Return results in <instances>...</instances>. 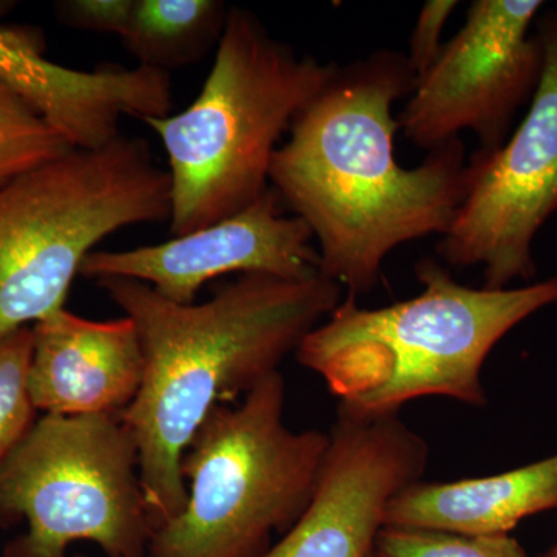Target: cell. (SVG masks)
<instances>
[{"instance_id": "obj_1", "label": "cell", "mask_w": 557, "mask_h": 557, "mask_svg": "<svg viewBox=\"0 0 557 557\" xmlns=\"http://www.w3.org/2000/svg\"><path fill=\"white\" fill-rule=\"evenodd\" d=\"M413 86L416 73L399 51L336 65L271 161V189L309 226L319 271L350 298L379 285L384 260L399 245L446 234L467 197L460 138L410 170L395 159L392 106Z\"/></svg>"}, {"instance_id": "obj_2", "label": "cell", "mask_w": 557, "mask_h": 557, "mask_svg": "<svg viewBox=\"0 0 557 557\" xmlns=\"http://www.w3.org/2000/svg\"><path fill=\"white\" fill-rule=\"evenodd\" d=\"M97 284L134 322L145 355L141 388L120 418L137 445L156 530L185 507L183 456L209 413L278 372L339 306L344 288L321 271L304 278L244 274L211 299L182 306L134 278Z\"/></svg>"}, {"instance_id": "obj_3", "label": "cell", "mask_w": 557, "mask_h": 557, "mask_svg": "<svg viewBox=\"0 0 557 557\" xmlns=\"http://www.w3.org/2000/svg\"><path fill=\"white\" fill-rule=\"evenodd\" d=\"M420 295L381 309L347 296L296 350L339 408L359 416H394L423 397L485 406L482 369L498 341L557 304V277L519 288L458 284L437 260L417 265Z\"/></svg>"}, {"instance_id": "obj_4", "label": "cell", "mask_w": 557, "mask_h": 557, "mask_svg": "<svg viewBox=\"0 0 557 557\" xmlns=\"http://www.w3.org/2000/svg\"><path fill=\"white\" fill-rule=\"evenodd\" d=\"M335 70L273 38L251 11L230 7L199 97L183 112L143 120L166 150L172 237L228 219L269 193L282 137Z\"/></svg>"}, {"instance_id": "obj_5", "label": "cell", "mask_w": 557, "mask_h": 557, "mask_svg": "<svg viewBox=\"0 0 557 557\" xmlns=\"http://www.w3.org/2000/svg\"><path fill=\"white\" fill-rule=\"evenodd\" d=\"M170 218V174L139 137L70 149L0 186V338L64 309L110 234Z\"/></svg>"}, {"instance_id": "obj_6", "label": "cell", "mask_w": 557, "mask_h": 557, "mask_svg": "<svg viewBox=\"0 0 557 557\" xmlns=\"http://www.w3.org/2000/svg\"><path fill=\"white\" fill-rule=\"evenodd\" d=\"M285 380L262 381L239 405L218 406L182 460L188 498L157 527L146 557H256L271 533H287L306 511L329 434L285 424Z\"/></svg>"}, {"instance_id": "obj_7", "label": "cell", "mask_w": 557, "mask_h": 557, "mask_svg": "<svg viewBox=\"0 0 557 557\" xmlns=\"http://www.w3.org/2000/svg\"><path fill=\"white\" fill-rule=\"evenodd\" d=\"M0 516L27 522L10 557H67L76 542L146 557L153 522L129 428L120 416L38 418L0 465Z\"/></svg>"}, {"instance_id": "obj_8", "label": "cell", "mask_w": 557, "mask_h": 557, "mask_svg": "<svg viewBox=\"0 0 557 557\" xmlns=\"http://www.w3.org/2000/svg\"><path fill=\"white\" fill-rule=\"evenodd\" d=\"M544 62L525 119L493 152L468 161L469 186L437 251L449 267L482 265L485 288L536 276L533 242L557 211V13L537 24Z\"/></svg>"}, {"instance_id": "obj_9", "label": "cell", "mask_w": 557, "mask_h": 557, "mask_svg": "<svg viewBox=\"0 0 557 557\" xmlns=\"http://www.w3.org/2000/svg\"><path fill=\"white\" fill-rule=\"evenodd\" d=\"M542 7L541 0L472 2L463 27L418 76L399 115L412 145L431 152L463 131L478 135L479 152L507 141L541 78L544 53L530 28Z\"/></svg>"}, {"instance_id": "obj_10", "label": "cell", "mask_w": 557, "mask_h": 557, "mask_svg": "<svg viewBox=\"0 0 557 557\" xmlns=\"http://www.w3.org/2000/svg\"><path fill=\"white\" fill-rule=\"evenodd\" d=\"M313 496L282 541L256 557H370L392 500L420 482L426 442L394 416L338 409Z\"/></svg>"}, {"instance_id": "obj_11", "label": "cell", "mask_w": 557, "mask_h": 557, "mask_svg": "<svg viewBox=\"0 0 557 557\" xmlns=\"http://www.w3.org/2000/svg\"><path fill=\"white\" fill-rule=\"evenodd\" d=\"M273 189L255 205L218 223L157 245L124 251H91L79 274L148 284L164 299L196 302L212 278L226 274H269L304 278L319 273L313 234L304 220L282 214Z\"/></svg>"}, {"instance_id": "obj_12", "label": "cell", "mask_w": 557, "mask_h": 557, "mask_svg": "<svg viewBox=\"0 0 557 557\" xmlns=\"http://www.w3.org/2000/svg\"><path fill=\"white\" fill-rule=\"evenodd\" d=\"M0 83L16 91L70 148L97 149L120 137V121L170 115L174 90L163 70L104 64L64 67L46 57L38 33L0 24Z\"/></svg>"}, {"instance_id": "obj_13", "label": "cell", "mask_w": 557, "mask_h": 557, "mask_svg": "<svg viewBox=\"0 0 557 557\" xmlns=\"http://www.w3.org/2000/svg\"><path fill=\"white\" fill-rule=\"evenodd\" d=\"M28 388L44 416H120L137 398L145 355L129 318L91 321L61 309L32 325Z\"/></svg>"}, {"instance_id": "obj_14", "label": "cell", "mask_w": 557, "mask_h": 557, "mask_svg": "<svg viewBox=\"0 0 557 557\" xmlns=\"http://www.w3.org/2000/svg\"><path fill=\"white\" fill-rule=\"evenodd\" d=\"M557 508V454L512 471L456 482H420L392 500L386 525L461 534H509Z\"/></svg>"}, {"instance_id": "obj_15", "label": "cell", "mask_w": 557, "mask_h": 557, "mask_svg": "<svg viewBox=\"0 0 557 557\" xmlns=\"http://www.w3.org/2000/svg\"><path fill=\"white\" fill-rule=\"evenodd\" d=\"M228 11L219 0H135L120 39L139 65L170 73L218 46Z\"/></svg>"}, {"instance_id": "obj_16", "label": "cell", "mask_w": 557, "mask_h": 557, "mask_svg": "<svg viewBox=\"0 0 557 557\" xmlns=\"http://www.w3.org/2000/svg\"><path fill=\"white\" fill-rule=\"evenodd\" d=\"M67 141L16 91L0 83V186L69 152Z\"/></svg>"}, {"instance_id": "obj_17", "label": "cell", "mask_w": 557, "mask_h": 557, "mask_svg": "<svg viewBox=\"0 0 557 557\" xmlns=\"http://www.w3.org/2000/svg\"><path fill=\"white\" fill-rule=\"evenodd\" d=\"M379 557H528L509 534H461L424 528L384 527Z\"/></svg>"}, {"instance_id": "obj_18", "label": "cell", "mask_w": 557, "mask_h": 557, "mask_svg": "<svg viewBox=\"0 0 557 557\" xmlns=\"http://www.w3.org/2000/svg\"><path fill=\"white\" fill-rule=\"evenodd\" d=\"M32 347V327L0 338V465L38 420L28 388Z\"/></svg>"}, {"instance_id": "obj_19", "label": "cell", "mask_w": 557, "mask_h": 557, "mask_svg": "<svg viewBox=\"0 0 557 557\" xmlns=\"http://www.w3.org/2000/svg\"><path fill=\"white\" fill-rule=\"evenodd\" d=\"M134 5L135 0H65L57 3V13L69 27L121 38Z\"/></svg>"}, {"instance_id": "obj_20", "label": "cell", "mask_w": 557, "mask_h": 557, "mask_svg": "<svg viewBox=\"0 0 557 557\" xmlns=\"http://www.w3.org/2000/svg\"><path fill=\"white\" fill-rule=\"evenodd\" d=\"M457 7V0H428L421 7L416 27L410 36L409 53L406 54L410 67L416 73V79L437 60L443 47L440 42L443 28L448 24L450 14Z\"/></svg>"}, {"instance_id": "obj_21", "label": "cell", "mask_w": 557, "mask_h": 557, "mask_svg": "<svg viewBox=\"0 0 557 557\" xmlns=\"http://www.w3.org/2000/svg\"><path fill=\"white\" fill-rule=\"evenodd\" d=\"M542 557H557V542L555 545H553L552 548L548 549L547 553H545Z\"/></svg>"}, {"instance_id": "obj_22", "label": "cell", "mask_w": 557, "mask_h": 557, "mask_svg": "<svg viewBox=\"0 0 557 557\" xmlns=\"http://www.w3.org/2000/svg\"><path fill=\"white\" fill-rule=\"evenodd\" d=\"M370 557H379V556H376V555H375V553H373V555H372V556H370Z\"/></svg>"}, {"instance_id": "obj_23", "label": "cell", "mask_w": 557, "mask_h": 557, "mask_svg": "<svg viewBox=\"0 0 557 557\" xmlns=\"http://www.w3.org/2000/svg\"><path fill=\"white\" fill-rule=\"evenodd\" d=\"M76 557H86V556L79 555V556H76Z\"/></svg>"}]
</instances>
